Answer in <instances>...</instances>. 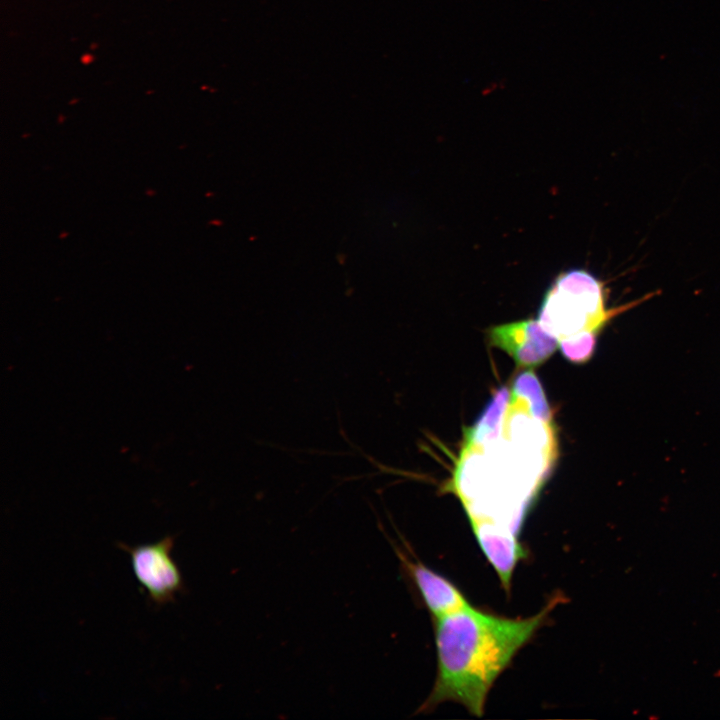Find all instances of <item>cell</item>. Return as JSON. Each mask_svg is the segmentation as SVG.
<instances>
[{"instance_id": "cell-7", "label": "cell", "mask_w": 720, "mask_h": 720, "mask_svg": "<svg viewBox=\"0 0 720 720\" xmlns=\"http://www.w3.org/2000/svg\"><path fill=\"white\" fill-rule=\"evenodd\" d=\"M509 396L506 387H501L494 393L477 421L466 431V445H479L499 436Z\"/></svg>"}, {"instance_id": "cell-10", "label": "cell", "mask_w": 720, "mask_h": 720, "mask_svg": "<svg viewBox=\"0 0 720 720\" xmlns=\"http://www.w3.org/2000/svg\"><path fill=\"white\" fill-rule=\"evenodd\" d=\"M504 87H505V85H504V81H503V80L493 81V82L488 83V84L484 87V90H486L487 93H490L491 91H495V90H497L498 88H504Z\"/></svg>"}, {"instance_id": "cell-3", "label": "cell", "mask_w": 720, "mask_h": 720, "mask_svg": "<svg viewBox=\"0 0 720 720\" xmlns=\"http://www.w3.org/2000/svg\"><path fill=\"white\" fill-rule=\"evenodd\" d=\"M173 543L172 536H165L156 543L135 547L118 544L130 555L138 582L156 606L174 602L176 594L185 590L180 571L171 558Z\"/></svg>"}, {"instance_id": "cell-8", "label": "cell", "mask_w": 720, "mask_h": 720, "mask_svg": "<svg viewBox=\"0 0 720 720\" xmlns=\"http://www.w3.org/2000/svg\"><path fill=\"white\" fill-rule=\"evenodd\" d=\"M513 395L526 400L528 409L534 418L551 423L552 412L542 385L533 370L520 373L512 384Z\"/></svg>"}, {"instance_id": "cell-5", "label": "cell", "mask_w": 720, "mask_h": 720, "mask_svg": "<svg viewBox=\"0 0 720 720\" xmlns=\"http://www.w3.org/2000/svg\"><path fill=\"white\" fill-rule=\"evenodd\" d=\"M470 524L482 552L509 592L513 571L518 562L527 556L517 534L491 521H471Z\"/></svg>"}, {"instance_id": "cell-4", "label": "cell", "mask_w": 720, "mask_h": 720, "mask_svg": "<svg viewBox=\"0 0 720 720\" xmlns=\"http://www.w3.org/2000/svg\"><path fill=\"white\" fill-rule=\"evenodd\" d=\"M488 337L491 344L509 354L521 368L542 364L559 345L554 335L532 319L494 326Z\"/></svg>"}, {"instance_id": "cell-9", "label": "cell", "mask_w": 720, "mask_h": 720, "mask_svg": "<svg viewBox=\"0 0 720 720\" xmlns=\"http://www.w3.org/2000/svg\"><path fill=\"white\" fill-rule=\"evenodd\" d=\"M597 336L594 333H581L559 340L562 355L575 364L587 362L594 353Z\"/></svg>"}, {"instance_id": "cell-1", "label": "cell", "mask_w": 720, "mask_h": 720, "mask_svg": "<svg viewBox=\"0 0 720 720\" xmlns=\"http://www.w3.org/2000/svg\"><path fill=\"white\" fill-rule=\"evenodd\" d=\"M553 598L538 614L506 618L470 605L434 618L437 677L418 712L454 701L481 716L490 688L514 655L560 602Z\"/></svg>"}, {"instance_id": "cell-2", "label": "cell", "mask_w": 720, "mask_h": 720, "mask_svg": "<svg viewBox=\"0 0 720 720\" xmlns=\"http://www.w3.org/2000/svg\"><path fill=\"white\" fill-rule=\"evenodd\" d=\"M638 303L608 309L602 282L585 270L572 269L560 274L545 293L538 321L558 340L598 335L610 319Z\"/></svg>"}, {"instance_id": "cell-6", "label": "cell", "mask_w": 720, "mask_h": 720, "mask_svg": "<svg viewBox=\"0 0 720 720\" xmlns=\"http://www.w3.org/2000/svg\"><path fill=\"white\" fill-rule=\"evenodd\" d=\"M396 553L434 618L469 604L463 593L451 581L422 562L413 561L401 551L397 550Z\"/></svg>"}]
</instances>
